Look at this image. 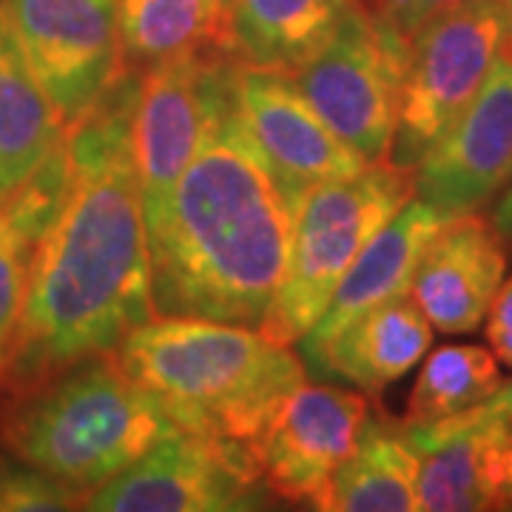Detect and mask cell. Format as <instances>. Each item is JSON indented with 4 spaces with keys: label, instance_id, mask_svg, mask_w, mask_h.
<instances>
[{
    "label": "cell",
    "instance_id": "cell-1",
    "mask_svg": "<svg viewBox=\"0 0 512 512\" xmlns=\"http://www.w3.org/2000/svg\"><path fill=\"white\" fill-rule=\"evenodd\" d=\"M140 83L117 74L69 134V188L37 242L3 376L37 387L83 359L114 353L154 319L148 234L134 160Z\"/></svg>",
    "mask_w": 512,
    "mask_h": 512
},
{
    "label": "cell",
    "instance_id": "cell-2",
    "mask_svg": "<svg viewBox=\"0 0 512 512\" xmlns=\"http://www.w3.org/2000/svg\"><path fill=\"white\" fill-rule=\"evenodd\" d=\"M237 74L234 63L165 217L146 231L154 316L259 328L285 279L296 200L248 131Z\"/></svg>",
    "mask_w": 512,
    "mask_h": 512
},
{
    "label": "cell",
    "instance_id": "cell-3",
    "mask_svg": "<svg viewBox=\"0 0 512 512\" xmlns=\"http://www.w3.org/2000/svg\"><path fill=\"white\" fill-rule=\"evenodd\" d=\"M114 359L180 430L251 450L305 384L291 348L259 328L211 319L154 316L128 333Z\"/></svg>",
    "mask_w": 512,
    "mask_h": 512
},
{
    "label": "cell",
    "instance_id": "cell-4",
    "mask_svg": "<svg viewBox=\"0 0 512 512\" xmlns=\"http://www.w3.org/2000/svg\"><path fill=\"white\" fill-rule=\"evenodd\" d=\"M180 427L114 353L66 367L20 402L3 439L20 461L80 495L106 484Z\"/></svg>",
    "mask_w": 512,
    "mask_h": 512
},
{
    "label": "cell",
    "instance_id": "cell-5",
    "mask_svg": "<svg viewBox=\"0 0 512 512\" xmlns=\"http://www.w3.org/2000/svg\"><path fill=\"white\" fill-rule=\"evenodd\" d=\"M413 194V174L387 160L311 188L296 205L285 279L259 330L276 345H296L328 308L353 259Z\"/></svg>",
    "mask_w": 512,
    "mask_h": 512
},
{
    "label": "cell",
    "instance_id": "cell-6",
    "mask_svg": "<svg viewBox=\"0 0 512 512\" xmlns=\"http://www.w3.org/2000/svg\"><path fill=\"white\" fill-rule=\"evenodd\" d=\"M510 15L512 0H458L416 32L387 163L413 174L450 131L490 72Z\"/></svg>",
    "mask_w": 512,
    "mask_h": 512
},
{
    "label": "cell",
    "instance_id": "cell-7",
    "mask_svg": "<svg viewBox=\"0 0 512 512\" xmlns=\"http://www.w3.org/2000/svg\"><path fill=\"white\" fill-rule=\"evenodd\" d=\"M407 55L410 43L356 0L333 40L293 80L342 143L365 163H384L399 123Z\"/></svg>",
    "mask_w": 512,
    "mask_h": 512
},
{
    "label": "cell",
    "instance_id": "cell-8",
    "mask_svg": "<svg viewBox=\"0 0 512 512\" xmlns=\"http://www.w3.org/2000/svg\"><path fill=\"white\" fill-rule=\"evenodd\" d=\"M251 447L177 430L123 473L83 495L94 512H237L262 507Z\"/></svg>",
    "mask_w": 512,
    "mask_h": 512
},
{
    "label": "cell",
    "instance_id": "cell-9",
    "mask_svg": "<svg viewBox=\"0 0 512 512\" xmlns=\"http://www.w3.org/2000/svg\"><path fill=\"white\" fill-rule=\"evenodd\" d=\"M234 63L225 46H211L148 66L134 109V160L146 231L165 217L174 185L200 148L217 94Z\"/></svg>",
    "mask_w": 512,
    "mask_h": 512
},
{
    "label": "cell",
    "instance_id": "cell-10",
    "mask_svg": "<svg viewBox=\"0 0 512 512\" xmlns=\"http://www.w3.org/2000/svg\"><path fill=\"white\" fill-rule=\"evenodd\" d=\"M6 6L40 86L66 126H77L117 77V0H6Z\"/></svg>",
    "mask_w": 512,
    "mask_h": 512
},
{
    "label": "cell",
    "instance_id": "cell-11",
    "mask_svg": "<svg viewBox=\"0 0 512 512\" xmlns=\"http://www.w3.org/2000/svg\"><path fill=\"white\" fill-rule=\"evenodd\" d=\"M512 183V15L473 103L413 168L416 197L444 217L473 214Z\"/></svg>",
    "mask_w": 512,
    "mask_h": 512
},
{
    "label": "cell",
    "instance_id": "cell-12",
    "mask_svg": "<svg viewBox=\"0 0 512 512\" xmlns=\"http://www.w3.org/2000/svg\"><path fill=\"white\" fill-rule=\"evenodd\" d=\"M367 402L336 384H302L256 441L265 487L288 501L325 510L330 478L356 450Z\"/></svg>",
    "mask_w": 512,
    "mask_h": 512
},
{
    "label": "cell",
    "instance_id": "cell-13",
    "mask_svg": "<svg viewBox=\"0 0 512 512\" xmlns=\"http://www.w3.org/2000/svg\"><path fill=\"white\" fill-rule=\"evenodd\" d=\"M237 92L251 137L296 205L316 185L370 165L316 114L293 74L239 66Z\"/></svg>",
    "mask_w": 512,
    "mask_h": 512
},
{
    "label": "cell",
    "instance_id": "cell-14",
    "mask_svg": "<svg viewBox=\"0 0 512 512\" xmlns=\"http://www.w3.org/2000/svg\"><path fill=\"white\" fill-rule=\"evenodd\" d=\"M504 276L507 248L495 234L493 222L473 211L447 220L427 245L410 296L433 328L461 336L484 325Z\"/></svg>",
    "mask_w": 512,
    "mask_h": 512
},
{
    "label": "cell",
    "instance_id": "cell-15",
    "mask_svg": "<svg viewBox=\"0 0 512 512\" xmlns=\"http://www.w3.org/2000/svg\"><path fill=\"white\" fill-rule=\"evenodd\" d=\"M447 220L453 217L439 214L416 194L404 202L402 211L353 259L348 274L342 276L339 288L330 296L328 308L316 319V325L296 342L299 353L325 345L336 330L345 328L356 316L373 311L384 302H393L399 296H410L421 254L447 225Z\"/></svg>",
    "mask_w": 512,
    "mask_h": 512
},
{
    "label": "cell",
    "instance_id": "cell-16",
    "mask_svg": "<svg viewBox=\"0 0 512 512\" xmlns=\"http://www.w3.org/2000/svg\"><path fill=\"white\" fill-rule=\"evenodd\" d=\"M430 342V319L413 296H399L356 316L325 345L302 353V365L319 382L384 390L421 365Z\"/></svg>",
    "mask_w": 512,
    "mask_h": 512
},
{
    "label": "cell",
    "instance_id": "cell-17",
    "mask_svg": "<svg viewBox=\"0 0 512 512\" xmlns=\"http://www.w3.org/2000/svg\"><path fill=\"white\" fill-rule=\"evenodd\" d=\"M419 453V510L476 512L495 507V450L507 424L464 410L439 421H402Z\"/></svg>",
    "mask_w": 512,
    "mask_h": 512
},
{
    "label": "cell",
    "instance_id": "cell-18",
    "mask_svg": "<svg viewBox=\"0 0 512 512\" xmlns=\"http://www.w3.org/2000/svg\"><path fill=\"white\" fill-rule=\"evenodd\" d=\"M356 0H228L225 49L239 66L296 74L328 46Z\"/></svg>",
    "mask_w": 512,
    "mask_h": 512
},
{
    "label": "cell",
    "instance_id": "cell-19",
    "mask_svg": "<svg viewBox=\"0 0 512 512\" xmlns=\"http://www.w3.org/2000/svg\"><path fill=\"white\" fill-rule=\"evenodd\" d=\"M66 120L40 86L0 0V197L6 200L66 140Z\"/></svg>",
    "mask_w": 512,
    "mask_h": 512
},
{
    "label": "cell",
    "instance_id": "cell-20",
    "mask_svg": "<svg viewBox=\"0 0 512 512\" xmlns=\"http://www.w3.org/2000/svg\"><path fill=\"white\" fill-rule=\"evenodd\" d=\"M419 453L404 424L365 421L356 450L330 478L325 512L419 510Z\"/></svg>",
    "mask_w": 512,
    "mask_h": 512
},
{
    "label": "cell",
    "instance_id": "cell-21",
    "mask_svg": "<svg viewBox=\"0 0 512 512\" xmlns=\"http://www.w3.org/2000/svg\"><path fill=\"white\" fill-rule=\"evenodd\" d=\"M120 55L154 66L168 57L225 46L228 0H117Z\"/></svg>",
    "mask_w": 512,
    "mask_h": 512
},
{
    "label": "cell",
    "instance_id": "cell-22",
    "mask_svg": "<svg viewBox=\"0 0 512 512\" xmlns=\"http://www.w3.org/2000/svg\"><path fill=\"white\" fill-rule=\"evenodd\" d=\"M498 359L484 345H444L421 365L404 421H439L464 413L501 387Z\"/></svg>",
    "mask_w": 512,
    "mask_h": 512
},
{
    "label": "cell",
    "instance_id": "cell-23",
    "mask_svg": "<svg viewBox=\"0 0 512 512\" xmlns=\"http://www.w3.org/2000/svg\"><path fill=\"white\" fill-rule=\"evenodd\" d=\"M37 242L12 208L0 202V376L18 333Z\"/></svg>",
    "mask_w": 512,
    "mask_h": 512
},
{
    "label": "cell",
    "instance_id": "cell-24",
    "mask_svg": "<svg viewBox=\"0 0 512 512\" xmlns=\"http://www.w3.org/2000/svg\"><path fill=\"white\" fill-rule=\"evenodd\" d=\"M80 495L52 476L20 464L0 461V512H49L74 510Z\"/></svg>",
    "mask_w": 512,
    "mask_h": 512
},
{
    "label": "cell",
    "instance_id": "cell-25",
    "mask_svg": "<svg viewBox=\"0 0 512 512\" xmlns=\"http://www.w3.org/2000/svg\"><path fill=\"white\" fill-rule=\"evenodd\" d=\"M458 0H376L373 15L382 20L384 26L399 35L404 43H410L424 23L450 9Z\"/></svg>",
    "mask_w": 512,
    "mask_h": 512
},
{
    "label": "cell",
    "instance_id": "cell-26",
    "mask_svg": "<svg viewBox=\"0 0 512 512\" xmlns=\"http://www.w3.org/2000/svg\"><path fill=\"white\" fill-rule=\"evenodd\" d=\"M487 342L501 365L512 367V276L504 279L487 313Z\"/></svg>",
    "mask_w": 512,
    "mask_h": 512
},
{
    "label": "cell",
    "instance_id": "cell-27",
    "mask_svg": "<svg viewBox=\"0 0 512 512\" xmlns=\"http://www.w3.org/2000/svg\"><path fill=\"white\" fill-rule=\"evenodd\" d=\"M495 507L512 510V424L495 450Z\"/></svg>",
    "mask_w": 512,
    "mask_h": 512
},
{
    "label": "cell",
    "instance_id": "cell-28",
    "mask_svg": "<svg viewBox=\"0 0 512 512\" xmlns=\"http://www.w3.org/2000/svg\"><path fill=\"white\" fill-rule=\"evenodd\" d=\"M481 419L495 421V424H512V379L507 382H501V387L495 390L490 399H484L481 404L473 407Z\"/></svg>",
    "mask_w": 512,
    "mask_h": 512
},
{
    "label": "cell",
    "instance_id": "cell-29",
    "mask_svg": "<svg viewBox=\"0 0 512 512\" xmlns=\"http://www.w3.org/2000/svg\"><path fill=\"white\" fill-rule=\"evenodd\" d=\"M490 222H493L495 234L504 242V248L512 251V183L495 197V208Z\"/></svg>",
    "mask_w": 512,
    "mask_h": 512
},
{
    "label": "cell",
    "instance_id": "cell-30",
    "mask_svg": "<svg viewBox=\"0 0 512 512\" xmlns=\"http://www.w3.org/2000/svg\"><path fill=\"white\" fill-rule=\"evenodd\" d=\"M0 202H3V197H0Z\"/></svg>",
    "mask_w": 512,
    "mask_h": 512
}]
</instances>
